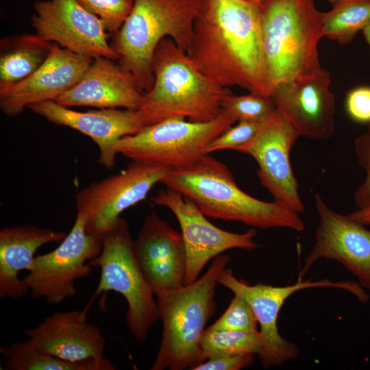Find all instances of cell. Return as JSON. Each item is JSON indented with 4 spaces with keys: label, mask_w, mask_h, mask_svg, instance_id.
Masks as SVG:
<instances>
[{
    "label": "cell",
    "mask_w": 370,
    "mask_h": 370,
    "mask_svg": "<svg viewBox=\"0 0 370 370\" xmlns=\"http://www.w3.org/2000/svg\"><path fill=\"white\" fill-rule=\"evenodd\" d=\"M262 5L251 0H203L187 54L221 86L267 95Z\"/></svg>",
    "instance_id": "1"
},
{
    "label": "cell",
    "mask_w": 370,
    "mask_h": 370,
    "mask_svg": "<svg viewBox=\"0 0 370 370\" xmlns=\"http://www.w3.org/2000/svg\"><path fill=\"white\" fill-rule=\"evenodd\" d=\"M151 201L169 208L180 224L186 254L185 284L196 280L206 264L223 252L254 251L259 247L254 241V228L244 233L222 230L211 223L190 199L171 188L159 191Z\"/></svg>",
    "instance_id": "12"
},
{
    "label": "cell",
    "mask_w": 370,
    "mask_h": 370,
    "mask_svg": "<svg viewBox=\"0 0 370 370\" xmlns=\"http://www.w3.org/2000/svg\"><path fill=\"white\" fill-rule=\"evenodd\" d=\"M27 108L51 123L71 127L90 138L99 148V164L107 169L115 165L118 141L144 128L136 110L110 108L79 112L53 100L34 103Z\"/></svg>",
    "instance_id": "19"
},
{
    "label": "cell",
    "mask_w": 370,
    "mask_h": 370,
    "mask_svg": "<svg viewBox=\"0 0 370 370\" xmlns=\"http://www.w3.org/2000/svg\"><path fill=\"white\" fill-rule=\"evenodd\" d=\"M52 43L36 34L1 39L0 84H14L34 73L47 59Z\"/></svg>",
    "instance_id": "23"
},
{
    "label": "cell",
    "mask_w": 370,
    "mask_h": 370,
    "mask_svg": "<svg viewBox=\"0 0 370 370\" xmlns=\"http://www.w3.org/2000/svg\"><path fill=\"white\" fill-rule=\"evenodd\" d=\"M93 59L52 43L41 66L27 78L0 84V108L7 116L21 114L30 105L53 100L73 88Z\"/></svg>",
    "instance_id": "17"
},
{
    "label": "cell",
    "mask_w": 370,
    "mask_h": 370,
    "mask_svg": "<svg viewBox=\"0 0 370 370\" xmlns=\"http://www.w3.org/2000/svg\"><path fill=\"white\" fill-rule=\"evenodd\" d=\"M251 1H255L263 6L268 0H251Z\"/></svg>",
    "instance_id": "36"
},
{
    "label": "cell",
    "mask_w": 370,
    "mask_h": 370,
    "mask_svg": "<svg viewBox=\"0 0 370 370\" xmlns=\"http://www.w3.org/2000/svg\"><path fill=\"white\" fill-rule=\"evenodd\" d=\"M332 5H334L338 0H327Z\"/></svg>",
    "instance_id": "37"
},
{
    "label": "cell",
    "mask_w": 370,
    "mask_h": 370,
    "mask_svg": "<svg viewBox=\"0 0 370 370\" xmlns=\"http://www.w3.org/2000/svg\"><path fill=\"white\" fill-rule=\"evenodd\" d=\"M277 108L271 97L250 92L245 95H234L232 92L222 101L221 110L236 121L262 123Z\"/></svg>",
    "instance_id": "27"
},
{
    "label": "cell",
    "mask_w": 370,
    "mask_h": 370,
    "mask_svg": "<svg viewBox=\"0 0 370 370\" xmlns=\"http://www.w3.org/2000/svg\"><path fill=\"white\" fill-rule=\"evenodd\" d=\"M102 249V238L86 231L82 216L77 213L69 234L54 250L38 255L23 278L34 299L57 305L77 293L75 281L90 275L89 261Z\"/></svg>",
    "instance_id": "11"
},
{
    "label": "cell",
    "mask_w": 370,
    "mask_h": 370,
    "mask_svg": "<svg viewBox=\"0 0 370 370\" xmlns=\"http://www.w3.org/2000/svg\"><path fill=\"white\" fill-rule=\"evenodd\" d=\"M323 12L312 0H268L262 32L267 94L280 84L312 75L321 67L318 43Z\"/></svg>",
    "instance_id": "4"
},
{
    "label": "cell",
    "mask_w": 370,
    "mask_h": 370,
    "mask_svg": "<svg viewBox=\"0 0 370 370\" xmlns=\"http://www.w3.org/2000/svg\"><path fill=\"white\" fill-rule=\"evenodd\" d=\"M323 12V37L342 45L350 43L370 21V0H338Z\"/></svg>",
    "instance_id": "25"
},
{
    "label": "cell",
    "mask_w": 370,
    "mask_h": 370,
    "mask_svg": "<svg viewBox=\"0 0 370 370\" xmlns=\"http://www.w3.org/2000/svg\"><path fill=\"white\" fill-rule=\"evenodd\" d=\"M258 321L249 302L242 296L234 294L225 311L212 325L215 330H258Z\"/></svg>",
    "instance_id": "29"
},
{
    "label": "cell",
    "mask_w": 370,
    "mask_h": 370,
    "mask_svg": "<svg viewBox=\"0 0 370 370\" xmlns=\"http://www.w3.org/2000/svg\"><path fill=\"white\" fill-rule=\"evenodd\" d=\"M84 8L97 16L107 32L114 34L130 14L134 0H76Z\"/></svg>",
    "instance_id": "28"
},
{
    "label": "cell",
    "mask_w": 370,
    "mask_h": 370,
    "mask_svg": "<svg viewBox=\"0 0 370 370\" xmlns=\"http://www.w3.org/2000/svg\"><path fill=\"white\" fill-rule=\"evenodd\" d=\"M151 69L153 85L136 110L144 127L178 116L196 122L213 120L231 93L204 74L169 38L156 47Z\"/></svg>",
    "instance_id": "3"
},
{
    "label": "cell",
    "mask_w": 370,
    "mask_h": 370,
    "mask_svg": "<svg viewBox=\"0 0 370 370\" xmlns=\"http://www.w3.org/2000/svg\"><path fill=\"white\" fill-rule=\"evenodd\" d=\"M30 18L36 34L75 53L117 60L102 21L76 0H41Z\"/></svg>",
    "instance_id": "15"
},
{
    "label": "cell",
    "mask_w": 370,
    "mask_h": 370,
    "mask_svg": "<svg viewBox=\"0 0 370 370\" xmlns=\"http://www.w3.org/2000/svg\"><path fill=\"white\" fill-rule=\"evenodd\" d=\"M161 183L190 199L212 219L262 230L304 229L299 214L275 201L267 202L248 195L238 186L227 166L210 154L189 166L171 169Z\"/></svg>",
    "instance_id": "2"
},
{
    "label": "cell",
    "mask_w": 370,
    "mask_h": 370,
    "mask_svg": "<svg viewBox=\"0 0 370 370\" xmlns=\"http://www.w3.org/2000/svg\"><path fill=\"white\" fill-rule=\"evenodd\" d=\"M218 284L230 289L234 294L244 297L251 306L260 325L261 345L259 360L264 369L278 367L296 358L298 347L280 334L278 328L279 313L286 300L293 293L304 289L328 287L340 288L354 295L362 302L369 296L365 289L353 281H336L328 279L297 280L292 285L275 286L257 284L250 285L236 278L230 269H225L218 279Z\"/></svg>",
    "instance_id": "9"
},
{
    "label": "cell",
    "mask_w": 370,
    "mask_h": 370,
    "mask_svg": "<svg viewBox=\"0 0 370 370\" xmlns=\"http://www.w3.org/2000/svg\"><path fill=\"white\" fill-rule=\"evenodd\" d=\"M298 137L291 123L276 109L253 138L236 151L248 154L256 161L257 177L274 201L301 214L305 207L290 156Z\"/></svg>",
    "instance_id": "13"
},
{
    "label": "cell",
    "mask_w": 370,
    "mask_h": 370,
    "mask_svg": "<svg viewBox=\"0 0 370 370\" xmlns=\"http://www.w3.org/2000/svg\"><path fill=\"white\" fill-rule=\"evenodd\" d=\"M144 93L134 75L114 60H92L81 79L55 101L66 106H90L99 109L123 108L137 110Z\"/></svg>",
    "instance_id": "20"
},
{
    "label": "cell",
    "mask_w": 370,
    "mask_h": 370,
    "mask_svg": "<svg viewBox=\"0 0 370 370\" xmlns=\"http://www.w3.org/2000/svg\"><path fill=\"white\" fill-rule=\"evenodd\" d=\"M364 37L370 48V21L362 30Z\"/></svg>",
    "instance_id": "35"
},
{
    "label": "cell",
    "mask_w": 370,
    "mask_h": 370,
    "mask_svg": "<svg viewBox=\"0 0 370 370\" xmlns=\"http://www.w3.org/2000/svg\"><path fill=\"white\" fill-rule=\"evenodd\" d=\"M329 72L315 73L277 86L271 97L277 109L293 126L299 136L327 140L335 130V97Z\"/></svg>",
    "instance_id": "16"
},
{
    "label": "cell",
    "mask_w": 370,
    "mask_h": 370,
    "mask_svg": "<svg viewBox=\"0 0 370 370\" xmlns=\"http://www.w3.org/2000/svg\"><path fill=\"white\" fill-rule=\"evenodd\" d=\"M25 334L57 358L72 362L94 359L115 367L104 356L106 340L101 330L88 323L84 311L56 312Z\"/></svg>",
    "instance_id": "21"
},
{
    "label": "cell",
    "mask_w": 370,
    "mask_h": 370,
    "mask_svg": "<svg viewBox=\"0 0 370 370\" xmlns=\"http://www.w3.org/2000/svg\"><path fill=\"white\" fill-rule=\"evenodd\" d=\"M345 109L354 121L370 123V85L357 86L350 90L345 98Z\"/></svg>",
    "instance_id": "32"
},
{
    "label": "cell",
    "mask_w": 370,
    "mask_h": 370,
    "mask_svg": "<svg viewBox=\"0 0 370 370\" xmlns=\"http://www.w3.org/2000/svg\"><path fill=\"white\" fill-rule=\"evenodd\" d=\"M171 170L163 164L132 160L119 173L81 189L75 204L86 231L102 238L118 225L123 212L144 200Z\"/></svg>",
    "instance_id": "10"
},
{
    "label": "cell",
    "mask_w": 370,
    "mask_h": 370,
    "mask_svg": "<svg viewBox=\"0 0 370 370\" xmlns=\"http://www.w3.org/2000/svg\"><path fill=\"white\" fill-rule=\"evenodd\" d=\"M230 258L220 254L191 283L157 297L162 339L151 370L193 369L206 360L201 338L217 304L215 288Z\"/></svg>",
    "instance_id": "5"
},
{
    "label": "cell",
    "mask_w": 370,
    "mask_h": 370,
    "mask_svg": "<svg viewBox=\"0 0 370 370\" xmlns=\"http://www.w3.org/2000/svg\"><path fill=\"white\" fill-rule=\"evenodd\" d=\"M203 0H134L132 9L110 43L119 64L147 92L153 83L151 63L159 42L169 38L187 52Z\"/></svg>",
    "instance_id": "6"
},
{
    "label": "cell",
    "mask_w": 370,
    "mask_h": 370,
    "mask_svg": "<svg viewBox=\"0 0 370 370\" xmlns=\"http://www.w3.org/2000/svg\"><path fill=\"white\" fill-rule=\"evenodd\" d=\"M236 122L222 110L216 119L206 122L173 116L123 137L115 148L132 160L160 164L171 169L182 168L206 154L208 145Z\"/></svg>",
    "instance_id": "8"
},
{
    "label": "cell",
    "mask_w": 370,
    "mask_h": 370,
    "mask_svg": "<svg viewBox=\"0 0 370 370\" xmlns=\"http://www.w3.org/2000/svg\"><path fill=\"white\" fill-rule=\"evenodd\" d=\"M8 370H114L116 368L90 359L72 362L57 358L44 350L34 339L1 347Z\"/></svg>",
    "instance_id": "24"
},
{
    "label": "cell",
    "mask_w": 370,
    "mask_h": 370,
    "mask_svg": "<svg viewBox=\"0 0 370 370\" xmlns=\"http://www.w3.org/2000/svg\"><path fill=\"white\" fill-rule=\"evenodd\" d=\"M65 232L34 225L3 227L0 230V297L18 299L29 293L21 271L29 269L36 251L49 243H60Z\"/></svg>",
    "instance_id": "22"
},
{
    "label": "cell",
    "mask_w": 370,
    "mask_h": 370,
    "mask_svg": "<svg viewBox=\"0 0 370 370\" xmlns=\"http://www.w3.org/2000/svg\"><path fill=\"white\" fill-rule=\"evenodd\" d=\"M260 331L215 330L207 328L201 338L205 359L218 354H258Z\"/></svg>",
    "instance_id": "26"
},
{
    "label": "cell",
    "mask_w": 370,
    "mask_h": 370,
    "mask_svg": "<svg viewBox=\"0 0 370 370\" xmlns=\"http://www.w3.org/2000/svg\"><path fill=\"white\" fill-rule=\"evenodd\" d=\"M347 215L363 225H370V205L362 208H358L356 211L350 212Z\"/></svg>",
    "instance_id": "34"
},
{
    "label": "cell",
    "mask_w": 370,
    "mask_h": 370,
    "mask_svg": "<svg viewBox=\"0 0 370 370\" xmlns=\"http://www.w3.org/2000/svg\"><path fill=\"white\" fill-rule=\"evenodd\" d=\"M89 264L101 271L95 293L121 294L127 303L129 331L136 341H145L151 326L159 319L158 306L138 262L127 221L121 218L114 229L102 236L101 251Z\"/></svg>",
    "instance_id": "7"
},
{
    "label": "cell",
    "mask_w": 370,
    "mask_h": 370,
    "mask_svg": "<svg viewBox=\"0 0 370 370\" xmlns=\"http://www.w3.org/2000/svg\"><path fill=\"white\" fill-rule=\"evenodd\" d=\"M354 149L358 164L366 173L354 195L355 205L362 208L370 205V123L366 132L355 139Z\"/></svg>",
    "instance_id": "31"
},
{
    "label": "cell",
    "mask_w": 370,
    "mask_h": 370,
    "mask_svg": "<svg viewBox=\"0 0 370 370\" xmlns=\"http://www.w3.org/2000/svg\"><path fill=\"white\" fill-rule=\"evenodd\" d=\"M253 354H218L211 356L193 370H241L253 364Z\"/></svg>",
    "instance_id": "33"
},
{
    "label": "cell",
    "mask_w": 370,
    "mask_h": 370,
    "mask_svg": "<svg viewBox=\"0 0 370 370\" xmlns=\"http://www.w3.org/2000/svg\"><path fill=\"white\" fill-rule=\"evenodd\" d=\"M134 248L143 273L157 297L185 285L186 254L182 234L156 213L145 217Z\"/></svg>",
    "instance_id": "18"
},
{
    "label": "cell",
    "mask_w": 370,
    "mask_h": 370,
    "mask_svg": "<svg viewBox=\"0 0 370 370\" xmlns=\"http://www.w3.org/2000/svg\"><path fill=\"white\" fill-rule=\"evenodd\" d=\"M314 206L319 216L314 243L297 280H303L316 261L329 259L341 264L363 288L370 291V230L332 210L318 194L314 196Z\"/></svg>",
    "instance_id": "14"
},
{
    "label": "cell",
    "mask_w": 370,
    "mask_h": 370,
    "mask_svg": "<svg viewBox=\"0 0 370 370\" xmlns=\"http://www.w3.org/2000/svg\"><path fill=\"white\" fill-rule=\"evenodd\" d=\"M262 123L238 121V124L232 125L214 139L206 147V153L224 149L236 151L253 138Z\"/></svg>",
    "instance_id": "30"
}]
</instances>
